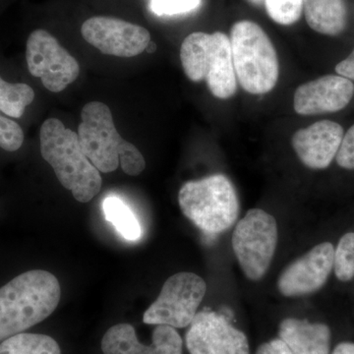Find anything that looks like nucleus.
Returning <instances> with one entry per match:
<instances>
[{"mask_svg":"<svg viewBox=\"0 0 354 354\" xmlns=\"http://www.w3.org/2000/svg\"><path fill=\"white\" fill-rule=\"evenodd\" d=\"M344 135V128L339 123L321 120L295 132L291 143L304 165L312 169H324L337 157Z\"/></svg>","mask_w":354,"mask_h":354,"instance_id":"obj_15","label":"nucleus"},{"mask_svg":"<svg viewBox=\"0 0 354 354\" xmlns=\"http://www.w3.org/2000/svg\"><path fill=\"white\" fill-rule=\"evenodd\" d=\"M201 4V0H151L150 9L158 16H174L190 12Z\"/></svg>","mask_w":354,"mask_h":354,"instance_id":"obj_24","label":"nucleus"},{"mask_svg":"<svg viewBox=\"0 0 354 354\" xmlns=\"http://www.w3.org/2000/svg\"><path fill=\"white\" fill-rule=\"evenodd\" d=\"M24 142L22 128L15 121L0 114V148L7 152L19 150Z\"/></svg>","mask_w":354,"mask_h":354,"instance_id":"obj_23","label":"nucleus"},{"mask_svg":"<svg viewBox=\"0 0 354 354\" xmlns=\"http://www.w3.org/2000/svg\"><path fill=\"white\" fill-rule=\"evenodd\" d=\"M185 339L190 354H250L245 334L216 312L197 313Z\"/></svg>","mask_w":354,"mask_h":354,"instance_id":"obj_11","label":"nucleus"},{"mask_svg":"<svg viewBox=\"0 0 354 354\" xmlns=\"http://www.w3.org/2000/svg\"><path fill=\"white\" fill-rule=\"evenodd\" d=\"M35 99L34 90L24 83H8L0 77V111L9 118H20Z\"/></svg>","mask_w":354,"mask_h":354,"instance_id":"obj_20","label":"nucleus"},{"mask_svg":"<svg viewBox=\"0 0 354 354\" xmlns=\"http://www.w3.org/2000/svg\"><path fill=\"white\" fill-rule=\"evenodd\" d=\"M156 50H157V44L151 41L150 43H149L148 46L146 48V51L148 53H153Z\"/></svg>","mask_w":354,"mask_h":354,"instance_id":"obj_29","label":"nucleus"},{"mask_svg":"<svg viewBox=\"0 0 354 354\" xmlns=\"http://www.w3.org/2000/svg\"><path fill=\"white\" fill-rule=\"evenodd\" d=\"M330 354H354V342H342L335 346Z\"/></svg>","mask_w":354,"mask_h":354,"instance_id":"obj_28","label":"nucleus"},{"mask_svg":"<svg viewBox=\"0 0 354 354\" xmlns=\"http://www.w3.org/2000/svg\"><path fill=\"white\" fill-rule=\"evenodd\" d=\"M62 288L44 270L23 272L0 288V342L43 322L57 309Z\"/></svg>","mask_w":354,"mask_h":354,"instance_id":"obj_1","label":"nucleus"},{"mask_svg":"<svg viewBox=\"0 0 354 354\" xmlns=\"http://www.w3.org/2000/svg\"><path fill=\"white\" fill-rule=\"evenodd\" d=\"M252 3L256 4V6H259V4L263 3L264 0H250Z\"/></svg>","mask_w":354,"mask_h":354,"instance_id":"obj_30","label":"nucleus"},{"mask_svg":"<svg viewBox=\"0 0 354 354\" xmlns=\"http://www.w3.org/2000/svg\"><path fill=\"white\" fill-rule=\"evenodd\" d=\"M204 279L193 272H178L165 281L156 301L146 310L143 322L174 329L188 327L206 295Z\"/></svg>","mask_w":354,"mask_h":354,"instance_id":"obj_8","label":"nucleus"},{"mask_svg":"<svg viewBox=\"0 0 354 354\" xmlns=\"http://www.w3.org/2000/svg\"><path fill=\"white\" fill-rule=\"evenodd\" d=\"M256 354H293L291 353L286 342L281 339H274L272 341L261 344Z\"/></svg>","mask_w":354,"mask_h":354,"instance_id":"obj_26","label":"nucleus"},{"mask_svg":"<svg viewBox=\"0 0 354 354\" xmlns=\"http://www.w3.org/2000/svg\"><path fill=\"white\" fill-rule=\"evenodd\" d=\"M335 276L342 283L354 278V232L342 235L334 255Z\"/></svg>","mask_w":354,"mask_h":354,"instance_id":"obj_21","label":"nucleus"},{"mask_svg":"<svg viewBox=\"0 0 354 354\" xmlns=\"http://www.w3.org/2000/svg\"><path fill=\"white\" fill-rule=\"evenodd\" d=\"M26 46L30 73L41 79L44 88L50 92H62L78 78V62L50 32L35 30L30 34Z\"/></svg>","mask_w":354,"mask_h":354,"instance_id":"obj_9","label":"nucleus"},{"mask_svg":"<svg viewBox=\"0 0 354 354\" xmlns=\"http://www.w3.org/2000/svg\"><path fill=\"white\" fill-rule=\"evenodd\" d=\"M337 75L344 77L348 80H354V50L346 59L335 66Z\"/></svg>","mask_w":354,"mask_h":354,"instance_id":"obj_27","label":"nucleus"},{"mask_svg":"<svg viewBox=\"0 0 354 354\" xmlns=\"http://www.w3.org/2000/svg\"><path fill=\"white\" fill-rule=\"evenodd\" d=\"M304 0H264L268 15L279 25L297 22L304 10Z\"/></svg>","mask_w":354,"mask_h":354,"instance_id":"obj_22","label":"nucleus"},{"mask_svg":"<svg viewBox=\"0 0 354 354\" xmlns=\"http://www.w3.org/2000/svg\"><path fill=\"white\" fill-rule=\"evenodd\" d=\"M152 344H141L130 324L114 325L102 339L104 354H183V339L174 328L157 325Z\"/></svg>","mask_w":354,"mask_h":354,"instance_id":"obj_14","label":"nucleus"},{"mask_svg":"<svg viewBox=\"0 0 354 354\" xmlns=\"http://www.w3.org/2000/svg\"><path fill=\"white\" fill-rule=\"evenodd\" d=\"M39 144L44 160L77 201L88 203L99 194L101 174L84 153L77 133L57 118H48L41 125Z\"/></svg>","mask_w":354,"mask_h":354,"instance_id":"obj_2","label":"nucleus"},{"mask_svg":"<svg viewBox=\"0 0 354 354\" xmlns=\"http://www.w3.org/2000/svg\"><path fill=\"white\" fill-rule=\"evenodd\" d=\"M0 354H62V351L50 335L21 333L0 342Z\"/></svg>","mask_w":354,"mask_h":354,"instance_id":"obj_18","label":"nucleus"},{"mask_svg":"<svg viewBox=\"0 0 354 354\" xmlns=\"http://www.w3.org/2000/svg\"><path fill=\"white\" fill-rule=\"evenodd\" d=\"M337 165L342 169H354V125L344 135L341 147L337 153Z\"/></svg>","mask_w":354,"mask_h":354,"instance_id":"obj_25","label":"nucleus"},{"mask_svg":"<svg viewBox=\"0 0 354 354\" xmlns=\"http://www.w3.org/2000/svg\"><path fill=\"white\" fill-rule=\"evenodd\" d=\"M305 18L311 29L328 36H337L346 25L344 0H304Z\"/></svg>","mask_w":354,"mask_h":354,"instance_id":"obj_17","label":"nucleus"},{"mask_svg":"<svg viewBox=\"0 0 354 354\" xmlns=\"http://www.w3.org/2000/svg\"><path fill=\"white\" fill-rule=\"evenodd\" d=\"M354 95V85L339 75L320 77L295 91V109L301 115L335 113L346 108Z\"/></svg>","mask_w":354,"mask_h":354,"instance_id":"obj_13","label":"nucleus"},{"mask_svg":"<svg viewBox=\"0 0 354 354\" xmlns=\"http://www.w3.org/2000/svg\"><path fill=\"white\" fill-rule=\"evenodd\" d=\"M178 203L183 215L208 234H223L234 225L239 215L234 185L223 174L183 184Z\"/></svg>","mask_w":354,"mask_h":354,"instance_id":"obj_5","label":"nucleus"},{"mask_svg":"<svg viewBox=\"0 0 354 354\" xmlns=\"http://www.w3.org/2000/svg\"><path fill=\"white\" fill-rule=\"evenodd\" d=\"M82 122L78 138L84 153L97 171L109 174L118 165L130 176H137L146 167L145 158L133 144L120 136L114 125L113 114L101 102H88L81 113Z\"/></svg>","mask_w":354,"mask_h":354,"instance_id":"obj_3","label":"nucleus"},{"mask_svg":"<svg viewBox=\"0 0 354 354\" xmlns=\"http://www.w3.org/2000/svg\"><path fill=\"white\" fill-rule=\"evenodd\" d=\"M335 247L330 242L314 246L281 272L278 288L286 297H304L323 288L334 271Z\"/></svg>","mask_w":354,"mask_h":354,"instance_id":"obj_12","label":"nucleus"},{"mask_svg":"<svg viewBox=\"0 0 354 354\" xmlns=\"http://www.w3.org/2000/svg\"><path fill=\"white\" fill-rule=\"evenodd\" d=\"M279 335L293 354H330L332 333L326 324L286 318Z\"/></svg>","mask_w":354,"mask_h":354,"instance_id":"obj_16","label":"nucleus"},{"mask_svg":"<svg viewBox=\"0 0 354 354\" xmlns=\"http://www.w3.org/2000/svg\"><path fill=\"white\" fill-rule=\"evenodd\" d=\"M235 75L246 92L263 95L278 82L276 50L264 30L252 21L235 23L230 32Z\"/></svg>","mask_w":354,"mask_h":354,"instance_id":"obj_6","label":"nucleus"},{"mask_svg":"<svg viewBox=\"0 0 354 354\" xmlns=\"http://www.w3.org/2000/svg\"><path fill=\"white\" fill-rule=\"evenodd\" d=\"M81 34L87 43L104 55L118 57H137L151 41L146 28L111 16L88 18L81 27Z\"/></svg>","mask_w":354,"mask_h":354,"instance_id":"obj_10","label":"nucleus"},{"mask_svg":"<svg viewBox=\"0 0 354 354\" xmlns=\"http://www.w3.org/2000/svg\"><path fill=\"white\" fill-rule=\"evenodd\" d=\"M232 249L242 271L249 279L265 276L276 252L278 225L264 209H252L237 223L232 239Z\"/></svg>","mask_w":354,"mask_h":354,"instance_id":"obj_7","label":"nucleus"},{"mask_svg":"<svg viewBox=\"0 0 354 354\" xmlns=\"http://www.w3.org/2000/svg\"><path fill=\"white\" fill-rule=\"evenodd\" d=\"M180 59L187 78L193 82L206 81L216 97L230 99L236 92L232 46L223 32H192L181 44Z\"/></svg>","mask_w":354,"mask_h":354,"instance_id":"obj_4","label":"nucleus"},{"mask_svg":"<svg viewBox=\"0 0 354 354\" xmlns=\"http://www.w3.org/2000/svg\"><path fill=\"white\" fill-rule=\"evenodd\" d=\"M104 216L113 223L121 236L135 241L142 235V228L131 209L120 198L109 196L102 202Z\"/></svg>","mask_w":354,"mask_h":354,"instance_id":"obj_19","label":"nucleus"}]
</instances>
